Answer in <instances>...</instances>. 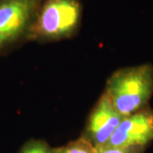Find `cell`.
Wrapping results in <instances>:
<instances>
[{
  "label": "cell",
  "instance_id": "cell-7",
  "mask_svg": "<svg viewBox=\"0 0 153 153\" xmlns=\"http://www.w3.org/2000/svg\"><path fill=\"white\" fill-rule=\"evenodd\" d=\"M19 153H53V149L44 140H32L22 146Z\"/></svg>",
  "mask_w": 153,
  "mask_h": 153
},
{
  "label": "cell",
  "instance_id": "cell-4",
  "mask_svg": "<svg viewBox=\"0 0 153 153\" xmlns=\"http://www.w3.org/2000/svg\"><path fill=\"white\" fill-rule=\"evenodd\" d=\"M153 141V109L146 107L124 117L107 143L117 148H146Z\"/></svg>",
  "mask_w": 153,
  "mask_h": 153
},
{
  "label": "cell",
  "instance_id": "cell-6",
  "mask_svg": "<svg viewBox=\"0 0 153 153\" xmlns=\"http://www.w3.org/2000/svg\"><path fill=\"white\" fill-rule=\"evenodd\" d=\"M53 153H96V148L85 138L81 137L62 147L53 149Z\"/></svg>",
  "mask_w": 153,
  "mask_h": 153
},
{
  "label": "cell",
  "instance_id": "cell-2",
  "mask_svg": "<svg viewBox=\"0 0 153 153\" xmlns=\"http://www.w3.org/2000/svg\"><path fill=\"white\" fill-rule=\"evenodd\" d=\"M82 15L79 0H44L28 40L52 42L71 38L80 27Z\"/></svg>",
  "mask_w": 153,
  "mask_h": 153
},
{
  "label": "cell",
  "instance_id": "cell-3",
  "mask_svg": "<svg viewBox=\"0 0 153 153\" xmlns=\"http://www.w3.org/2000/svg\"><path fill=\"white\" fill-rule=\"evenodd\" d=\"M44 0H0V55L28 40Z\"/></svg>",
  "mask_w": 153,
  "mask_h": 153
},
{
  "label": "cell",
  "instance_id": "cell-8",
  "mask_svg": "<svg viewBox=\"0 0 153 153\" xmlns=\"http://www.w3.org/2000/svg\"><path fill=\"white\" fill-rule=\"evenodd\" d=\"M145 150L146 148L141 147L117 148L105 146L96 148V153H144Z\"/></svg>",
  "mask_w": 153,
  "mask_h": 153
},
{
  "label": "cell",
  "instance_id": "cell-5",
  "mask_svg": "<svg viewBox=\"0 0 153 153\" xmlns=\"http://www.w3.org/2000/svg\"><path fill=\"white\" fill-rule=\"evenodd\" d=\"M123 117L115 109L108 95L104 92L91 111L82 137L95 148L105 146Z\"/></svg>",
  "mask_w": 153,
  "mask_h": 153
},
{
  "label": "cell",
  "instance_id": "cell-1",
  "mask_svg": "<svg viewBox=\"0 0 153 153\" xmlns=\"http://www.w3.org/2000/svg\"><path fill=\"white\" fill-rule=\"evenodd\" d=\"M105 92L123 117L147 107L153 96V65L146 63L115 71L107 80Z\"/></svg>",
  "mask_w": 153,
  "mask_h": 153
}]
</instances>
